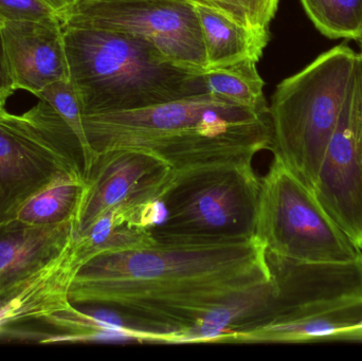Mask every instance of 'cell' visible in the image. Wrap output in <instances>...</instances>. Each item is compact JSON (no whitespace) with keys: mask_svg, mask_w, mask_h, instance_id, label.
Instances as JSON below:
<instances>
[{"mask_svg":"<svg viewBox=\"0 0 362 361\" xmlns=\"http://www.w3.org/2000/svg\"><path fill=\"white\" fill-rule=\"evenodd\" d=\"M255 59H243L223 67L202 72L206 90L221 99L246 107L267 110L264 97V81Z\"/></svg>","mask_w":362,"mask_h":361,"instance_id":"17","label":"cell"},{"mask_svg":"<svg viewBox=\"0 0 362 361\" xmlns=\"http://www.w3.org/2000/svg\"><path fill=\"white\" fill-rule=\"evenodd\" d=\"M83 266L74 239L50 264L13 288L0 292V337L10 328L29 321H44L53 314L72 307L69 290Z\"/></svg>","mask_w":362,"mask_h":361,"instance_id":"12","label":"cell"},{"mask_svg":"<svg viewBox=\"0 0 362 361\" xmlns=\"http://www.w3.org/2000/svg\"><path fill=\"white\" fill-rule=\"evenodd\" d=\"M69 80L83 116L127 112L208 93L202 72L182 67L148 40L62 23Z\"/></svg>","mask_w":362,"mask_h":361,"instance_id":"3","label":"cell"},{"mask_svg":"<svg viewBox=\"0 0 362 361\" xmlns=\"http://www.w3.org/2000/svg\"><path fill=\"white\" fill-rule=\"evenodd\" d=\"M80 140L44 100L21 114L0 106V223L55 180L68 174L84 177Z\"/></svg>","mask_w":362,"mask_h":361,"instance_id":"6","label":"cell"},{"mask_svg":"<svg viewBox=\"0 0 362 361\" xmlns=\"http://www.w3.org/2000/svg\"><path fill=\"white\" fill-rule=\"evenodd\" d=\"M174 178V170L150 153L110 148L95 155L85 175L84 192L74 224V237L118 206L144 197H160Z\"/></svg>","mask_w":362,"mask_h":361,"instance_id":"10","label":"cell"},{"mask_svg":"<svg viewBox=\"0 0 362 361\" xmlns=\"http://www.w3.org/2000/svg\"><path fill=\"white\" fill-rule=\"evenodd\" d=\"M195 6L206 50V69L223 67L243 59L259 61L270 40V31H255L229 17Z\"/></svg>","mask_w":362,"mask_h":361,"instance_id":"15","label":"cell"},{"mask_svg":"<svg viewBox=\"0 0 362 361\" xmlns=\"http://www.w3.org/2000/svg\"><path fill=\"white\" fill-rule=\"evenodd\" d=\"M255 235L268 256L289 262L346 263L362 256L314 192L276 156L261 177Z\"/></svg>","mask_w":362,"mask_h":361,"instance_id":"7","label":"cell"},{"mask_svg":"<svg viewBox=\"0 0 362 361\" xmlns=\"http://www.w3.org/2000/svg\"><path fill=\"white\" fill-rule=\"evenodd\" d=\"M261 177L251 161L211 163L174 171L163 195V220L155 241L221 244L255 235Z\"/></svg>","mask_w":362,"mask_h":361,"instance_id":"5","label":"cell"},{"mask_svg":"<svg viewBox=\"0 0 362 361\" xmlns=\"http://www.w3.org/2000/svg\"><path fill=\"white\" fill-rule=\"evenodd\" d=\"M45 4L53 8L55 12L59 13V17L64 16L69 8L76 4L78 0H42Z\"/></svg>","mask_w":362,"mask_h":361,"instance_id":"23","label":"cell"},{"mask_svg":"<svg viewBox=\"0 0 362 361\" xmlns=\"http://www.w3.org/2000/svg\"><path fill=\"white\" fill-rule=\"evenodd\" d=\"M2 20L0 19V106L4 107L8 97L14 93L12 80L8 74L6 66V57H4V42H2Z\"/></svg>","mask_w":362,"mask_h":361,"instance_id":"22","label":"cell"},{"mask_svg":"<svg viewBox=\"0 0 362 361\" xmlns=\"http://www.w3.org/2000/svg\"><path fill=\"white\" fill-rule=\"evenodd\" d=\"M358 42H359V47H361V54L362 55V38H361V40H358Z\"/></svg>","mask_w":362,"mask_h":361,"instance_id":"24","label":"cell"},{"mask_svg":"<svg viewBox=\"0 0 362 361\" xmlns=\"http://www.w3.org/2000/svg\"><path fill=\"white\" fill-rule=\"evenodd\" d=\"M61 20L142 38L182 67L206 69L199 19L187 0H78Z\"/></svg>","mask_w":362,"mask_h":361,"instance_id":"8","label":"cell"},{"mask_svg":"<svg viewBox=\"0 0 362 361\" xmlns=\"http://www.w3.org/2000/svg\"><path fill=\"white\" fill-rule=\"evenodd\" d=\"M93 154L136 148L174 171L211 163L253 161L272 150L269 108L238 105L210 93L127 112L83 116Z\"/></svg>","mask_w":362,"mask_h":361,"instance_id":"2","label":"cell"},{"mask_svg":"<svg viewBox=\"0 0 362 361\" xmlns=\"http://www.w3.org/2000/svg\"><path fill=\"white\" fill-rule=\"evenodd\" d=\"M74 239V223L33 226L21 220L0 223V292L50 264Z\"/></svg>","mask_w":362,"mask_h":361,"instance_id":"13","label":"cell"},{"mask_svg":"<svg viewBox=\"0 0 362 361\" xmlns=\"http://www.w3.org/2000/svg\"><path fill=\"white\" fill-rule=\"evenodd\" d=\"M315 27L332 40L362 38V0H300Z\"/></svg>","mask_w":362,"mask_h":361,"instance_id":"18","label":"cell"},{"mask_svg":"<svg viewBox=\"0 0 362 361\" xmlns=\"http://www.w3.org/2000/svg\"><path fill=\"white\" fill-rule=\"evenodd\" d=\"M59 16L42 0H0V19L4 20H40Z\"/></svg>","mask_w":362,"mask_h":361,"instance_id":"21","label":"cell"},{"mask_svg":"<svg viewBox=\"0 0 362 361\" xmlns=\"http://www.w3.org/2000/svg\"><path fill=\"white\" fill-rule=\"evenodd\" d=\"M229 17L243 27L255 31H269L280 0H187Z\"/></svg>","mask_w":362,"mask_h":361,"instance_id":"20","label":"cell"},{"mask_svg":"<svg viewBox=\"0 0 362 361\" xmlns=\"http://www.w3.org/2000/svg\"><path fill=\"white\" fill-rule=\"evenodd\" d=\"M274 279L257 235L233 243L156 241L91 259L76 273L69 299L76 307L112 312L148 333L151 343L174 345L211 312Z\"/></svg>","mask_w":362,"mask_h":361,"instance_id":"1","label":"cell"},{"mask_svg":"<svg viewBox=\"0 0 362 361\" xmlns=\"http://www.w3.org/2000/svg\"><path fill=\"white\" fill-rule=\"evenodd\" d=\"M84 186L80 174L63 176L30 199L15 218L33 226L76 224Z\"/></svg>","mask_w":362,"mask_h":361,"instance_id":"16","label":"cell"},{"mask_svg":"<svg viewBox=\"0 0 362 361\" xmlns=\"http://www.w3.org/2000/svg\"><path fill=\"white\" fill-rule=\"evenodd\" d=\"M2 42L15 91L37 97L61 80H69L61 17L40 20H4Z\"/></svg>","mask_w":362,"mask_h":361,"instance_id":"11","label":"cell"},{"mask_svg":"<svg viewBox=\"0 0 362 361\" xmlns=\"http://www.w3.org/2000/svg\"><path fill=\"white\" fill-rule=\"evenodd\" d=\"M37 97L48 102L59 112V116L67 123L68 126L72 129V131L80 140L85 154V177L87 172L93 165L95 156L87 142L84 125H83L82 107H81L80 100L74 90V85L70 80L57 81V82L45 87Z\"/></svg>","mask_w":362,"mask_h":361,"instance_id":"19","label":"cell"},{"mask_svg":"<svg viewBox=\"0 0 362 361\" xmlns=\"http://www.w3.org/2000/svg\"><path fill=\"white\" fill-rule=\"evenodd\" d=\"M358 53L346 44L319 55L276 86L269 105L274 156L314 190Z\"/></svg>","mask_w":362,"mask_h":361,"instance_id":"4","label":"cell"},{"mask_svg":"<svg viewBox=\"0 0 362 361\" xmlns=\"http://www.w3.org/2000/svg\"><path fill=\"white\" fill-rule=\"evenodd\" d=\"M315 196L362 251V55L349 85L339 120L327 143Z\"/></svg>","mask_w":362,"mask_h":361,"instance_id":"9","label":"cell"},{"mask_svg":"<svg viewBox=\"0 0 362 361\" xmlns=\"http://www.w3.org/2000/svg\"><path fill=\"white\" fill-rule=\"evenodd\" d=\"M339 338H362V298L299 321L255 324L233 333L225 343H300Z\"/></svg>","mask_w":362,"mask_h":361,"instance_id":"14","label":"cell"}]
</instances>
